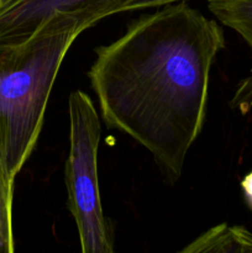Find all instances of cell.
Returning a JSON list of instances; mask_svg holds the SVG:
<instances>
[{
	"label": "cell",
	"instance_id": "7a4b0ae2",
	"mask_svg": "<svg viewBox=\"0 0 252 253\" xmlns=\"http://www.w3.org/2000/svg\"><path fill=\"white\" fill-rule=\"evenodd\" d=\"M95 24L88 17L59 14L27 39L0 42V156L12 180L36 147L67 52Z\"/></svg>",
	"mask_w": 252,
	"mask_h": 253
},
{
	"label": "cell",
	"instance_id": "52a82bcc",
	"mask_svg": "<svg viewBox=\"0 0 252 253\" xmlns=\"http://www.w3.org/2000/svg\"><path fill=\"white\" fill-rule=\"evenodd\" d=\"M15 180L10 178L0 156V253L15 251L12 232V197Z\"/></svg>",
	"mask_w": 252,
	"mask_h": 253
},
{
	"label": "cell",
	"instance_id": "ba28073f",
	"mask_svg": "<svg viewBox=\"0 0 252 253\" xmlns=\"http://www.w3.org/2000/svg\"><path fill=\"white\" fill-rule=\"evenodd\" d=\"M178 1H189V0H130L127 4L124 6V11H132V10L148 9V7H160L163 5L172 4Z\"/></svg>",
	"mask_w": 252,
	"mask_h": 253
},
{
	"label": "cell",
	"instance_id": "3957f363",
	"mask_svg": "<svg viewBox=\"0 0 252 253\" xmlns=\"http://www.w3.org/2000/svg\"><path fill=\"white\" fill-rule=\"evenodd\" d=\"M69 155L64 179L67 209L78 230L83 253L115 251L113 226L101 207L98 177V150L101 126L88 94L72 91L68 99Z\"/></svg>",
	"mask_w": 252,
	"mask_h": 253
},
{
	"label": "cell",
	"instance_id": "277c9868",
	"mask_svg": "<svg viewBox=\"0 0 252 253\" xmlns=\"http://www.w3.org/2000/svg\"><path fill=\"white\" fill-rule=\"evenodd\" d=\"M130 0H0V42L31 36L54 15L83 16L99 22L123 12Z\"/></svg>",
	"mask_w": 252,
	"mask_h": 253
},
{
	"label": "cell",
	"instance_id": "9c48e42d",
	"mask_svg": "<svg viewBox=\"0 0 252 253\" xmlns=\"http://www.w3.org/2000/svg\"><path fill=\"white\" fill-rule=\"evenodd\" d=\"M241 189L242 193H244V197L247 205H249L250 209L252 210V170L250 173H247V174L242 178Z\"/></svg>",
	"mask_w": 252,
	"mask_h": 253
},
{
	"label": "cell",
	"instance_id": "6da1fadb",
	"mask_svg": "<svg viewBox=\"0 0 252 253\" xmlns=\"http://www.w3.org/2000/svg\"><path fill=\"white\" fill-rule=\"evenodd\" d=\"M224 47L215 20L178 1L95 49L86 76L104 123L146 148L170 184L204 127L210 72Z\"/></svg>",
	"mask_w": 252,
	"mask_h": 253
},
{
	"label": "cell",
	"instance_id": "5b68a950",
	"mask_svg": "<svg viewBox=\"0 0 252 253\" xmlns=\"http://www.w3.org/2000/svg\"><path fill=\"white\" fill-rule=\"evenodd\" d=\"M182 253H252V234L241 225L220 224L188 244Z\"/></svg>",
	"mask_w": 252,
	"mask_h": 253
},
{
	"label": "cell",
	"instance_id": "8992f818",
	"mask_svg": "<svg viewBox=\"0 0 252 253\" xmlns=\"http://www.w3.org/2000/svg\"><path fill=\"white\" fill-rule=\"evenodd\" d=\"M209 11L236 31L252 52V0H208Z\"/></svg>",
	"mask_w": 252,
	"mask_h": 253
}]
</instances>
